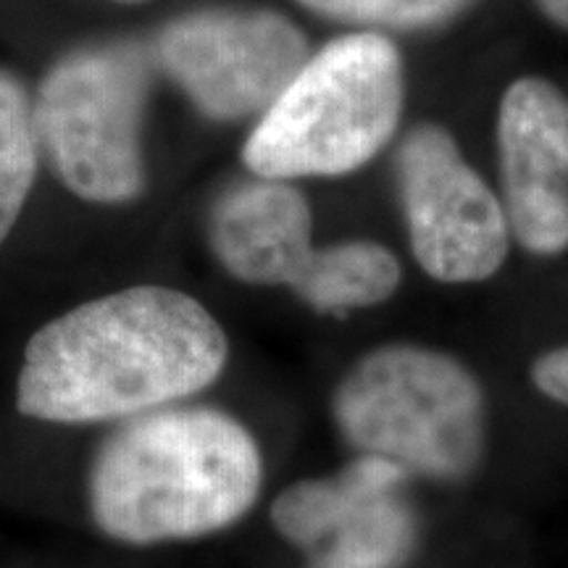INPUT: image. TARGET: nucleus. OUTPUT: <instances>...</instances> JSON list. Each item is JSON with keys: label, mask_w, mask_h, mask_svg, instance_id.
<instances>
[{"label": "nucleus", "mask_w": 568, "mask_h": 568, "mask_svg": "<svg viewBox=\"0 0 568 568\" xmlns=\"http://www.w3.org/2000/svg\"><path fill=\"white\" fill-rule=\"evenodd\" d=\"M395 176L410 253L432 280L474 284L500 272L514 240L506 209L445 126H414L395 153Z\"/></svg>", "instance_id": "nucleus-7"}, {"label": "nucleus", "mask_w": 568, "mask_h": 568, "mask_svg": "<svg viewBox=\"0 0 568 568\" xmlns=\"http://www.w3.org/2000/svg\"><path fill=\"white\" fill-rule=\"evenodd\" d=\"M314 213L293 182H234L216 197L209 216V243L234 280L255 287H293L316 251Z\"/></svg>", "instance_id": "nucleus-10"}, {"label": "nucleus", "mask_w": 568, "mask_h": 568, "mask_svg": "<svg viewBox=\"0 0 568 568\" xmlns=\"http://www.w3.org/2000/svg\"><path fill=\"white\" fill-rule=\"evenodd\" d=\"M535 6L545 19L560 30H568V0H535Z\"/></svg>", "instance_id": "nucleus-15"}, {"label": "nucleus", "mask_w": 568, "mask_h": 568, "mask_svg": "<svg viewBox=\"0 0 568 568\" xmlns=\"http://www.w3.org/2000/svg\"><path fill=\"white\" fill-rule=\"evenodd\" d=\"M151 59L138 42H92L61 55L32 101L40 155L61 184L98 205L138 201L145 190Z\"/></svg>", "instance_id": "nucleus-5"}, {"label": "nucleus", "mask_w": 568, "mask_h": 568, "mask_svg": "<svg viewBox=\"0 0 568 568\" xmlns=\"http://www.w3.org/2000/svg\"><path fill=\"white\" fill-rule=\"evenodd\" d=\"M332 416L358 456L387 460L406 477L460 481L485 453V389L435 347H374L337 385Z\"/></svg>", "instance_id": "nucleus-4"}, {"label": "nucleus", "mask_w": 568, "mask_h": 568, "mask_svg": "<svg viewBox=\"0 0 568 568\" xmlns=\"http://www.w3.org/2000/svg\"><path fill=\"white\" fill-rule=\"evenodd\" d=\"M531 382L550 400L568 406V345L545 351L531 364Z\"/></svg>", "instance_id": "nucleus-14"}, {"label": "nucleus", "mask_w": 568, "mask_h": 568, "mask_svg": "<svg viewBox=\"0 0 568 568\" xmlns=\"http://www.w3.org/2000/svg\"><path fill=\"white\" fill-rule=\"evenodd\" d=\"M261 481V450L237 418L169 406L126 418L105 439L90 471V506L119 542L193 539L240 521Z\"/></svg>", "instance_id": "nucleus-2"}, {"label": "nucleus", "mask_w": 568, "mask_h": 568, "mask_svg": "<svg viewBox=\"0 0 568 568\" xmlns=\"http://www.w3.org/2000/svg\"><path fill=\"white\" fill-rule=\"evenodd\" d=\"M316 17L364 32L437 30L464 17L479 0H297Z\"/></svg>", "instance_id": "nucleus-13"}, {"label": "nucleus", "mask_w": 568, "mask_h": 568, "mask_svg": "<svg viewBox=\"0 0 568 568\" xmlns=\"http://www.w3.org/2000/svg\"><path fill=\"white\" fill-rule=\"evenodd\" d=\"M226 358L222 324L203 303L138 284L77 305L34 332L17 408L53 424L134 418L213 385Z\"/></svg>", "instance_id": "nucleus-1"}, {"label": "nucleus", "mask_w": 568, "mask_h": 568, "mask_svg": "<svg viewBox=\"0 0 568 568\" xmlns=\"http://www.w3.org/2000/svg\"><path fill=\"white\" fill-rule=\"evenodd\" d=\"M403 280L397 255L374 240L316 247L293 282V293L318 314L343 316L389 301Z\"/></svg>", "instance_id": "nucleus-11"}, {"label": "nucleus", "mask_w": 568, "mask_h": 568, "mask_svg": "<svg viewBox=\"0 0 568 568\" xmlns=\"http://www.w3.org/2000/svg\"><path fill=\"white\" fill-rule=\"evenodd\" d=\"M403 55L387 34L353 32L308 55L245 140L247 172L264 180L343 176L374 161L400 126Z\"/></svg>", "instance_id": "nucleus-3"}, {"label": "nucleus", "mask_w": 568, "mask_h": 568, "mask_svg": "<svg viewBox=\"0 0 568 568\" xmlns=\"http://www.w3.org/2000/svg\"><path fill=\"white\" fill-rule=\"evenodd\" d=\"M116 3H142V0H116Z\"/></svg>", "instance_id": "nucleus-16"}, {"label": "nucleus", "mask_w": 568, "mask_h": 568, "mask_svg": "<svg viewBox=\"0 0 568 568\" xmlns=\"http://www.w3.org/2000/svg\"><path fill=\"white\" fill-rule=\"evenodd\" d=\"M38 161L40 148L30 95L11 71L0 69V245L24 211Z\"/></svg>", "instance_id": "nucleus-12"}, {"label": "nucleus", "mask_w": 568, "mask_h": 568, "mask_svg": "<svg viewBox=\"0 0 568 568\" xmlns=\"http://www.w3.org/2000/svg\"><path fill=\"white\" fill-rule=\"evenodd\" d=\"M308 55L295 21L243 6L182 13L153 45L159 69L213 122L264 116Z\"/></svg>", "instance_id": "nucleus-6"}, {"label": "nucleus", "mask_w": 568, "mask_h": 568, "mask_svg": "<svg viewBox=\"0 0 568 568\" xmlns=\"http://www.w3.org/2000/svg\"><path fill=\"white\" fill-rule=\"evenodd\" d=\"M406 479L387 460L358 456L332 477L282 489L272 524L308 552V568H403L418 542Z\"/></svg>", "instance_id": "nucleus-8"}, {"label": "nucleus", "mask_w": 568, "mask_h": 568, "mask_svg": "<svg viewBox=\"0 0 568 568\" xmlns=\"http://www.w3.org/2000/svg\"><path fill=\"white\" fill-rule=\"evenodd\" d=\"M500 201L510 237L535 255L568 251V95L521 77L497 109Z\"/></svg>", "instance_id": "nucleus-9"}]
</instances>
